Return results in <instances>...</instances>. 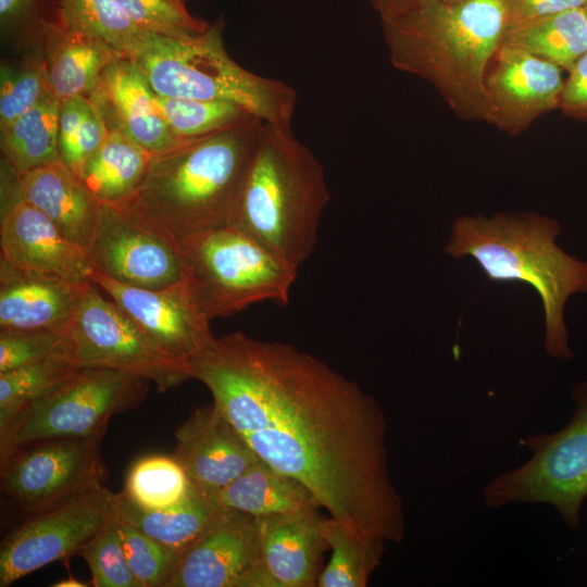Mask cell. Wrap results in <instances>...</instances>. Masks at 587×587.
I'll return each instance as SVG.
<instances>
[{
  "instance_id": "obj_10",
  "label": "cell",
  "mask_w": 587,
  "mask_h": 587,
  "mask_svg": "<svg viewBox=\"0 0 587 587\" xmlns=\"http://www.w3.org/2000/svg\"><path fill=\"white\" fill-rule=\"evenodd\" d=\"M54 354L76 367L133 374L153 382L160 391L190 379L187 370L160 353L93 283L87 286L75 313L59 333Z\"/></svg>"
},
{
  "instance_id": "obj_29",
  "label": "cell",
  "mask_w": 587,
  "mask_h": 587,
  "mask_svg": "<svg viewBox=\"0 0 587 587\" xmlns=\"http://www.w3.org/2000/svg\"><path fill=\"white\" fill-rule=\"evenodd\" d=\"M76 367L60 355L0 373V460L10 451L17 422L39 396L64 379Z\"/></svg>"
},
{
  "instance_id": "obj_5",
  "label": "cell",
  "mask_w": 587,
  "mask_h": 587,
  "mask_svg": "<svg viewBox=\"0 0 587 587\" xmlns=\"http://www.w3.org/2000/svg\"><path fill=\"white\" fill-rule=\"evenodd\" d=\"M559 224L547 216L524 213L459 217L445 251L474 258L491 280L523 282L539 294L546 321V351L571 359L563 311L566 300L587 291V262L555 243Z\"/></svg>"
},
{
  "instance_id": "obj_43",
  "label": "cell",
  "mask_w": 587,
  "mask_h": 587,
  "mask_svg": "<svg viewBox=\"0 0 587 587\" xmlns=\"http://www.w3.org/2000/svg\"><path fill=\"white\" fill-rule=\"evenodd\" d=\"M417 0H370L372 8L378 14L379 20L394 17L409 9ZM455 1V0H446Z\"/></svg>"
},
{
  "instance_id": "obj_6",
  "label": "cell",
  "mask_w": 587,
  "mask_h": 587,
  "mask_svg": "<svg viewBox=\"0 0 587 587\" xmlns=\"http://www.w3.org/2000/svg\"><path fill=\"white\" fill-rule=\"evenodd\" d=\"M222 33L223 22L216 21L183 37L148 34L128 59L140 67L155 95L232 102L266 123L292 126L295 89L235 62Z\"/></svg>"
},
{
  "instance_id": "obj_39",
  "label": "cell",
  "mask_w": 587,
  "mask_h": 587,
  "mask_svg": "<svg viewBox=\"0 0 587 587\" xmlns=\"http://www.w3.org/2000/svg\"><path fill=\"white\" fill-rule=\"evenodd\" d=\"M59 333L54 330H0V373L54 354Z\"/></svg>"
},
{
  "instance_id": "obj_15",
  "label": "cell",
  "mask_w": 587,
  "mask_h": 587,
  "mask_svg": "<svg viewBox=\"0 0 587 587\" xmlns=\"http://www.w3.org/2000/svg\"><path fill=\"white\" fill-rule=\"evenodd\" d=\"M5 167L1 185L0 261L29 273L91 282L93 271L86 250L22 197L16 176Z\"/></svg>"
},
{
  "instance_id": "obj_8",
  "label": "cell",
  "mask_w": 587,
  "mask_h": 587,
  "mask_svg": "<svg viewBox=\"0 0 587 587\" xmlns=\"http://www.w3.org/2000/svg\"><path fill=\"white\" fill-rule=\"evenodd\" d=\"M571 421L552 434H532L520 444L532 452L522 465L495 476L482 490L486 508L552 505L575 529L587 498V379L572 390Z\"/></svg>"
},
{
  "instance_id": "obj_32",
  "label": "cell",
  "mask_w": 587,
  "mask_h": 587,
  "mask_svg": "<svg viewBox=\"0 0 587 587\" xmlns=\"http://www.w3.org/2000/svg\"><path fill=\"white\" fill-rule=\"evenodd\" d=\"M191 483L177 459L172 455H148L129 469L122 494L145 510H162L185 500Z\"/></svg>"
},
{
  "instance_id": "obj_31",
  "label": "cell",
  "mask_w": 587,
  "mask_h": 587,
  "mask_svg": "<svg viewBox=\"0 0 587 587\" xmlns=\"http://www.w3.org/2000/svg\"><path fill=\"white\" fill-rule=\"evenodd\" d=\"M321 532L332 555L320 573L317 586L365 587L380 563L385 541L360 539L330 516L323 517Z\"/></svg>"
},
{
  "instance_id": "obj_28",
  "label": "cell",
  "mask_w": 587,
  "mask_h": 587,
  "mask_svg": "<svg viewBox=\"0 0 587 587\" xmlns=\"http://www.w3.org/2000/svg\"><path fill=\"white\" fill-rule=\"evenodd\" d=\"M118 496L120 519L178 553L202 533L218 509L210 498L192 488L185 500L162 510H145L122 492Z\"/></svg>"
},
{
  "instance_id": "obj_21",
  "label": "cell",
  "mask_w": 587,
  "mask_h": 587,
  "mask_svg": "<svg viewBox=\"0 0 587 587\" xmlns=\"http://www.w3.org/2000/svg\"><path fill=\"white\" fill-rule=\"evenodd\" d=\"M90 97L113 117L110 127L120 128L154 154L185 141L172 134L157 110L155 93L145 74L128 58L121 57L108 65Z\"/></svg>"
},
{
  "instance_id": "obj_25",
  "label": "cell",
  "mask_w": 587,
  "mask_h": 587,
  "mask_svg": "<svg viewBox=\"0 0 587 587\" xmlns=\"http://www.w3.org/2000/svg\"><path fill=\"white\" fill-rule=\"evenodd\" d=\"M153 157L123 130L110 127L104 141L87 160L80 179L100 202H118L139 186Z\"/></svg>"
},
{
  "instance_id": "obj_46",
  "label": "cell",
  "mask_w": 587,
  "mask_h": 587,
  "mask_svg": "<svg viewBox=\"0 0 587 587\" xmlns=\"http://www.w3.org/2000/svg\"><path fill=\"white\" fill-rule=\"evenodd\" d=\"M178 1H180V2H183V3H186L187 0H178Z\"/></svg>"
},
{
  "instance_id": "obj_9",
  "label": "cell",
  "mask_w": 587,
  "mask_h": 587,
  "mask_svg": "<svg viewBox=\"0 0 587 587\" xmlns=\"http://www.w3.org/2000/svg\"><path fill=\"white\" fill-rule=\"evenodd\" d=\"M147 384L145 378L111 369L75 370L22 414L5 462L18 448L33 442L102 436L113 414L141 402Z\"/></svg>"
},
{
  "instance_id": "obj_42",
  "label": "cell",
  "mask_w": 587,
  "mask_h": 587,
  "mask_svg": "<svg viewBox=\"0 0 587 587\" xmlns=\"http://www.w3.org/2000/svg\"><path fill=\"white\" fill-rule=\"evenodd\" d=\"M569 72V78L563 84L559 109L571 116L587 118V52Z\"/></svg>"
},
{
  "instance_id": "obj_22",
  "label": "cell",
  "mask_w": 587,
  "mask_h": 587,
  "mask_svg": "<svg viewBox=\"0 0 587 587\" xmlns=\"http://www.w3.org/2000/svg\"><path fill=\"white\" fill-rule=\"evenodd\" d=\"M37 38L41 41L50 90L60 101L76 96L90 97L108 65L123 57L105 43L58 21L46 23Z\"/></svg>"
},
{
  "instance_id": "obj_23",
  "label": "cell",
  "mask_w": 587,
  "mask_h": 587,
  "mask_svg": "<svg viewBox=\"0 0 587 587\" xmlns=\"http://www.w3.org/2000/svg\"><path fill=\"white\" fill-rule=\"evenodd\" d=\"M17 178L22 197L45 213L73 242L86 249L100 201L61 161Z\"/></svg>"
},
{
  "instance_id": "obj_26",
  "label": "cell",
  "mask_w": 587,
  "mask_h": 587,
  "mask_svg": "<svg viewBox=\"0 0 587 587\" xmlns=\"http://www.w3.org/2000/svg\"><path fill=\"white\" fill-rule=\"evenodd\" d=\"M60 104L50 90L34 108L1 130L4 164L16 177L61 161Z\"/></svg>"
},
{
  "instance_id": "obj_13",
  "label": "cell",
  "mask_w": 587,
  "mask_h": 587,
  "mask_svg": "<svg viewBox=\"0 0 587 587\" xmlns=\"http://www.w3.org/2000/svg\"><path fill=\"white\" fill-rule=\"evenodd\" d=\"M102 436L52 438L18 448L1 465V486L28 514L102 485Z\"/></svg>"
},
{
  "instance_id": "obj_4",
  "label": "cell",
  "mask_w": 587,
  "mask_h": 587,
  "mask_svg": "<svg viewBox=\"0 0 587 587\" xmlns=\"http://www.w3.org/2000/svg\"><path fill=\"white\" fill-rule=\"evenodd\" d=\"M329 200L324 168L292 126L264 122L230 225L299 268Z\"/></svg>"
},
{
  "instance_id": "obj_27",
  "label": "cell",
  "mask_w": 587,
  "mask_h": 587,
  "mask_svg": "<svg viewBox=\"0 0 587 587\" xmlns=\"http://www.w3.org/2000/svg\"><path fill=\"white\" fill-rule=\"evenodd\" d=\"M501 45L522 49L570 71L587 52L584 8L571 9L505 29Z\"/></svg>"
},
{
  "instance_id": "obj_38",
  "label": "cell",
  "mask_w": 587,
  "mask_h": 587,
  "mask_svg": "<svg viewBox=\"0 0 587 587\" xmlns=\"http://www.w3.org/2000/svg\"><path fill=\"white\" fill-rule=\"evenodd\" d=\"M127 16L143 32L167 37H183L207 29L209 24L193 17L186 3L178 0H115Z\"/></svg>"
},
{
  "instance_id": "obj_16",
  "label": "cell",
  "mask_w": 587,
  "mask_h": 587,
  "mask_svg": "<svg viewBox=\"0 0 587 587\" xmlns=\"http://www.w3.org/2000/svg\"><path fill=\"white\" fill-rule=\"evenodd\" d=\"M90 280L136 324L160 353L186 370L189 360L213 337L210 323L193 310L180 284L150 289L122 284L95 272Z\"/></svg>"
},
{
  "instance_id": "obj_45",
  "label": "cell",
  "mask_w": 587,
  "mask_h": 587,
  "mask_svg": "<svg viewBox=\"0 0 587 587\" xmlns=\"http://www.w3.org/2000/svg\"><path fill=\"white\" fill-rule=\"evenodd\" d=\"M583 8H584V11H585V15H586V18H587V0H586V2H585V4H584V7H583Z\"/></svg>"
},
{
  "instance_id": "obj_18",
  "label": "cell",
  "mask_w": 587,
  "mask_h": 587,
  "mask_svg": "<svg viewBox=\"0 0 587 587\" xmlns=\"http://www.w3.org/2000/svg\"><path fill=\"white\" fill-rule=\"evenodd\" d=\"M174 457L191 488L211 500L260 460L213 403L195 409L177 428Z\"/></svg>"
},
{
  "instance_id": "obj_11",
  "label": "cell",
  "mask_w": 587,
  "mask_h": 587,
  "mask_svg": "<svg viewBox=\"0 0 587 587\" xmlns=\"http://www.w3.org/2000/svg\"><path fill=\"white\" fill-rule=\"evenodd\" d=\"M118 494L100 485L74 495L9 533L0 549V586L66 561L118 516Z\"/></svg>"
},
{
  "instance_id": "obj_7",
  "label": "cell",
  "mask_w": 587,
  "mask_h": 587,
  "mask_svg": "<svg viewBox=\"0 0 587 587\" xmlns=\"http://www.w3.org/2000/svg\"><path fill=\"white\" fill-rule=\"evenodd\" d=\"M180 287L207 322L263 301L285 304L298 267L227 225L178 241Z\"/></svg>"
},
{
  "instance_id": "obj_1",
  "label": "cell",
  "mask_w": 587,
  "mask_h": 587,
  "mask_svg": "<svg viewBox=\"0 0 587 587\" xmlns=\"http://www.w3.org/2000/svg\"><path fill=\"white\" fill-rule=\"evenodd\" d=\"M187 371L257 455L302 483L330 517L360 539L402 541L385 415L355 382L292 345L241 332L213 336Z\"/></svg>"
},
{
  "instance_id": "obj_40",
  "label": "cell",
  "mask_w": 587,
  "mask_h": 587,
  "mask_svg": "<svg viewBox=\"0 0 587 587\" xmlns=\"http://www.w3.org/2000/svg\"><path fill=\"white\" fill-rule=\"evenodd\" d=\"M59 2V0H54ZM51 0H0V24L5 36L37 38L48 18Z\"/></svg>"
},
{
  "instance_id": "obj_35",
  "label": "cell",
  "mask_w": 587,
  "mask_h": 587,
  "mask_svg": "<svg viewBox=\"0 0 587 587\" xmlns=\"http://www.w3.org/2000/svg\"><path fill=\"white\" fill-rule=\"evenodd\" d=\"M50 91L42 54L16 65H1L0 129L34 108Z\"/></svg>"
},
{
  "instance_id": "obj_17",
  "label": "cell",
  "mask_w": 587,
  "mask_h": 587,
  "mask_svg": "<svg viewBox=\"0 0 587 587\" xmlns=\"http://www.w3.org/2000/svg\"><path fill=\"white\" fill-rule=\"evenodd\" d=\"M486 77L487 122L517 135L542 114L559 109L561 67L522 49L501 45Z\"/></svg>"
},
{
  "instance_id": "obj_36",
  "label": "cell",
  "mask_w": 587,
  "mask_h": 587,
  "mask_svg": "<svg viewBox=\"0 0 587 587\" xmlns=\"http://www.w3.org/2000/svg\"><path fill=\"white\" fill-rule=\"evenodd\" d=\"M88 564L96 587H140L125 555L118 516L78 552Z\"/></svg>"
},
{
  "instance_id": "obj_34",
  "label": "cell",
  "mask_w": 587,
  "mask_h": 587,
  "mask_svg": "<svg viewBox=\"0 0 587 587\" xmlns=\"http://www.w3.org/2000/svg\"><path fill=\"white\" fill-rule=\"evenodd\" d=\"M154 102L159 114L179 140L214 133L252 115L240 105L224 101L155 95Z\"/></svg>"
},
{
  "instance_id": "obj_37",
  "label": "cell",
  "mask_w": 587,
  "mask_h": 587,
  "mask_svg": "<svg viewBox=\"0 0 587 587\" xmlns=\"http://www.w3.org/2000/svg\"><path fill=\"white\" fill-rule=\"evenodd\" d=\"M123 549L140 587H165L179 553L118 517Z\"/></svg>"
},
{
  "instance_id": "obj_30",
  "label": "cell",
  "mask_w": 587,
  "mask_h": 587,
  "mask_svg": "<svg viewBox=\"0 0 587 587\" xmlns=\"http://www.w3.org/2000/svg\"><path fill=\"white\" fill-rule=\"evenodd\" d=\"M57 21L105 43L125 58L132 57L149 34L140 29L115 0H59Z\"/></svg>"
},
{
  "instance_id": "obj_24",
  "label": "cell",
  "mask_w": 587,
  "mask_h": 587,
  "mask_svg": "<svg viewBox=\"0 0 587 587\" xmlns=\"http://www.w3.org/2000/svg\"><path fill=\"white\" fill-rule=\"evenodd\" d=\"M212 500L217 508L241 511L253 517L321 508L302 483L261 459Z\"/></svg>"
},
{
  "instance_id": "obj_19",
  "label": "cell",
  "mask_w": 587,
  "mask_h": 587,
  "mask_svg": "<svg viewBox=\"0 0 587 587\" xmlns=\"http://www.w3.org/2000/svg\"><path fill=\"white\" fill-rule=\"evenodd\" d=\"M320 509L255 517L262 565L268 587L317 585L327 544Z\"/></svg>"
},
{
  "instance_id": "obj_14",
  "label": "cell",
  "mask_w": 587,
  "mask_h": 587,
  "mask_svg": "<svg viewBox=\"0 0 587 587\" xmlns=\"http://www.w3.org/2000/svg\"><path fill=\"white\" fill-rule=\"evenodd\" d=\"M165 587H268L255 517L218 508L179 553Z\"/></svg>"
},
{
  "instance_id": "obj_3",
  "label": "cell",
  "mask_w": 587,
  "mask_h": 587,
  "mask_svg": "<svg viewBox=\"0 0 587 587\" xmlns=\"http://www.w3.org/2000/svg\"><path fill=\"white\" fill-rule=\"evenodd\" d=\"M263 123L249 115L154 154L139 186L118 202L177 242L230 225Z\"/></svg>"
},
{
  "instance_id": "obj_41",
  "label": "cell",
  "mask_w": 587,
  "mask_h": 587,
  "mask_svg": "<svg viewBox=\"0 0 587 587\" xmlns=\"http://www.w3.org/2000/svg\"><path fill=\"white\" fill-rule=\"evenodd\" d=\"M507 28L566 10L583 8L586 0H502Z\"/></svg>"
},
{
  "instance_id": "obj_2",
  "label": "cell",
  "mask_w": 587,
  "mask_h": 587,
  "mask_svg": "<svg viewBox=\"0 0 587 587\" xmlns=\"http://www.w3.org/2000/svg\"><path fill=\"white\" fill-rule=\"evenodd\" d=\"M380 25L395 68L429 83L458 117L487 122L486 77L507 28L502 0H417Z\"/></svg>"
},
{
  "instance_id": "obj_44",
  "label": "cell",
  "mask_w": 587,
  "mask_h": 587,
  "mask_svg": "<svg viewBox=\"0 0 587 587\" xmlns=\"http://www.w3.org/2000/svg\"><path fill=\"white\" fill-rule=\"evenodd\" d=\"M53 586H58V587H84V586H87V584H84L83 582L77 580V579H75L73 577H68L66 579L58 582Z\"/></svg>"
},
{
  "instance_id": "obj_20",
  "label": "cell",
  "mask_w": 587,
  "mask_h": 587,
  "mask_svg": "<svg viewBox=\"0 0 587 587\" xmlns=\"http://www.w3.org/2000/svg\"><path fill=\"white\" fill-rule=\"evenodd\" d=\"M90 283L29 273L0 261V330L61 332Z\"/></svg>"
},
{
  "instance_id": "obj_12",
  "label": "cell",
  "mask_w": 587,
  "mask_h": 587,
  "mask_svg": "<svg viewBox=\"0 0 587 587\" xmlns=\"http://www.w3.org/2000/svg\"><path fill=\"white\" fill-rule=\"evenodd\" d=\"M85 250L92 271L112 280L150 289L180 283L178 242L120 202H100Z\"/></svg>"
},
{
  "instance_id": "obj_33",
  "label": "cell",
  "mask_w": 587,
  "mask_h": 587,
  "mask_svg": "<svg viewBox=\"0 0 587 587\" xmlns=\"http://www.w3.org/2000/svg\"><path fill=\"white\" fill-rule=\"evenodd\" d=\"M109 129L101 107L91 97L62 100L59 115L61 162L80 178L87 160L104 141Z\"/></svg>"
}]
</instances>
